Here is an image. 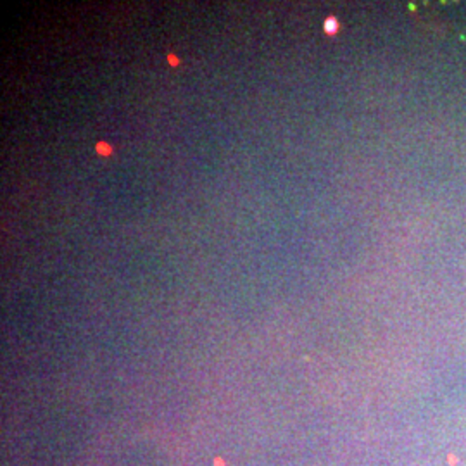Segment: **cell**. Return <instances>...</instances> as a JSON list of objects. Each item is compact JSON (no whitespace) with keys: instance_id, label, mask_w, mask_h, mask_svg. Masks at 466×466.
<instances>
[{"instance_id":"obj_2","label":"cell","mask_w":466,"mask_h":466,"mask_svg":"<svg viewBox=\"0 0 466 466\" xmlns=\"http://www.w3.org/2000/svg\"><path fill=\"white\" fill-rule=\"evenodd\" d=\"M97 150H99L100 154H111V147L107 144H99Z\"/></svg>"},{"instance_id":"obj_3","label":"cell","mask_w":466,"mask_h":466,"mask_svg":"<svg viewBox=\"0 0 466 466\" xmlns=\"http://www.w3.org/2000/svg\"><path fill=\"white\" fill-rule=\"evenodd\" d=\"M169 61H171V65H178V63H177V59H175L173 56H169Z\"/></svg>"},{"instance_id":"obj_1","label":"cell","mask_w":466,"mask_h":466,"mask_svg":"<svg viewBox=\"0 0 466 466\" xmlns=\"http://www.w3.org/2000/svg\"><path fill=\"white\" fill-rule=\"evenodd\" d=\"M337 30H339V23H337L335 17H330V19L325 21V32H327V34L333 35Z\"/></svg>"}]
</instances>
